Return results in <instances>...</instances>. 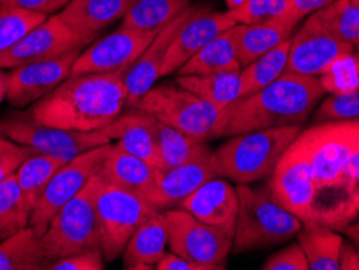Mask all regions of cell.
<instances>
[{
    "mask_svg": "<svg viewBox=\"0 0 359 270\" xmlns=\"http://www.w3.org/2000/svg\"><path fill=\"white\" fill-rule=\"evenodd\" d=\"M99 173L94 175L86 187L54 215L44 235L41 236L46 256L50 264L72 254L100 248L96 214V194L100 182Z\"/></svg>",
    "mask_w": 359,
    "mask_h": 270,
    "instance_id": "8992f818",
    "label": "cell"
},
{
    "mask_svg": "<svg viewBox=\"0 0 359 270\" xmlns=\"http://www.w3.org/2000/svg\"><path fill=\"white\" fill-rule=\"evenodd\" d=\"M297 236L308 259L309 270H340V254L345 241L339 231L304 225Z\"/></svg>",
    "mask_w": 359,
    "mask_h": 270,
    "instance_id": "f1b7e54d",
    "label": "cell"
},
{
    "mask_svg": "<svg viewBox=\"0 0 359 270\" xmlns=\"http://www.w3.org/2000/svg\"><path fill=\"white\" fill-rule=\"evenodd\" d=\"M325 91L332 94H345L359 88V54L343 55L324 76H320Z\"/></svg>",
    "mask_w": 359,
    "mask_h": 270,
    "instance_id": "8d00e7d4",
    "label": "cell"
},
{
    "mask_svg": "<svg viewBox=\"0 0 359 270\" xmlns=\"http://www.w3.org/2000/svg\"><path fill=\"white\" fill-rule=\"evenodd\" d=\"M93 39L73 31L59 13L49 15L41 25L29 31L25 38L10 49L0 52V68H15L23 63L54 58L67 52L83 49Z\"/></svg>",
    "mask_w": 359,
    "mask_h": 270,
    "instance_id": "7c38bea8",
    "label": "cell"
},
{
    "mask_svg": "<svg viewBox=\"0 0 359 270\" xmlns=\"http://www.w3.org/2000/svg\"><path fill=\"white\" fill-rule=\"evenodd\" d=\"M233 26H236V21L231 18L229 10L226 12H212L204 5H199L196 12L184 21L173 38L170 47H168L161 78L178 72L203 47Z\"/></svg>",
    "mask_w": 359,
    "mask_h": 270,
    "instance_id": "2e32d148",
    "label": "cell"
},
{
    "mask_svg": "<svg viewBox=\"0 0 359 270\" xmlns=\"http://www.w3.org/2000/svg\"><path fill=\"white\" fill-rule=\"evenodd\" d=\"M229 13L236 25H261L277 21L299 23L290 10V0H246L240 7L229 10Z\"/></svg>",
    "mask_w": 359,
    "mask_h": 270,
    "instance_id": "e575fe53",
    "label": "cell"
},
{
    "mask_svg": "<svg viewBox=\"0 0 359 270\" xmlns=\"http://www.w3.org/2000/svg\"><path fill=\"white\" fill-rule=\"evenodd\" d=\"M358 220H359V217H358Z\"/></svg>",
    "mask_w": 359,
    "mask_h": 270,
    "instance_id": "816d5d0a",
    "label": "cell"
},
{
    "mask_svg": "<svg viewBox=\"0 0 359 270\" xmlns=\"http://www.w3.org/2000/svg\"><path fill=\"white\" fill-rule=\"evenodd\" d=\"M156 212L142 196L121 188L100 175L96 214L100 250L105 261L110 262L120 257L136 229Z\"/></svg>",
    "mask_w": 359,
    "mask_h": 270,
    "instance_id": "52a82bcc",
    "label": "cell"
},
{
    "mask_svg": "<svg viewBox=\"0 0 359 270\" xmlns=\"http://www.w3.org/2000/svg\"><path fill=\"white\" fill-rule=\"evenodd\" d=\"M306 227L341 231L359 217V121H320L299 131L269 180Z\"/></svg>",
    "mask_w": 359,
    "mask_h": 270,
    "instance_id": "6da1fadb",
    "label": "cell"
},
{
    "mask_svg": "<svg viewBox=\"0 0 359 270\" xmlns=\"http://www.w3.org/2000/svg\"><path fill=\"white\" fill-rule=\"evenodd\" d=\"M341 231H343V235L348 238V240L355 241L359 245V220H355L353 224L345 227Z\"/></svg>",
    "mask_w": 359,
    "mask_h": 270,
    "instance_id": "bcb514c9",
    "label": "cell"
},
{
    "mask_svg": "<svg viewBox=\"0 0 359 270\" xmlns=\"http://www.w3.org/2000/svg\"><path fill=\"white\" fill-rule=\"evenodd\" d=\"M2 2L29 10V12L54 15L59 13L68 2H72V0H2Z\"/></svg>",
    "mask_w": 359,
    "mask_h": 270,
    "instance_id": "b9f144b4",
    "label": "cell"
},
{
    "mask_svg": "<svg viewBox=\"0 0 359 270\" xmlns=\"http://www.w3.org/2000/svg\"><path fill=\"white\" fill-rule=\"evenodd\" d=\"M0 133L31 149L72 161L93 147L112 142L105 130L75 131L57 128L33 119L29 112L13 114L0 120Z\"/></svg>",
    "mask_w": 359,
    "mask_h": 270,
    "instance_id": "9c48e42d",
    "label": "cell"
},
{
    "mask_svg": "<svg viewBox=\"0 0 359 270\" xmlns=\"http://www.w3.org/2000/svg\"><path fill=\"white\" fill-rule=\"evenodd\" d=\"M236 26L210 41L178 70V75H210L226 70H241L236 47Z\"/></svg>",
    "mask_w": 359,
    "mask_h": 270,
    "instance_id": "cb8c5ba5",
    "label": "cell"
},
{
    "mask_svg": "<svg viewBox=\"0 0 359 270\" xmlns=\"http://www.w3.org/2000/svg\"><path fill=\"white\" fill-rule=\"evenodd\" d=\"M224 2L226 4V7H229V10H231V8L240 7V5L245 4L246 0H224Z\"/></svg>",
    "mask_w": 359,
    "mask_h": 270,
    "instance_id": "c3c4849f",
    "label": "cell"
},
{
    "mask_svg": "<svg viewBox=\"0 0 359 270\" xmlns=\"http://www.w3.org/2000/svg\"><path fill=\"white\" fill-rule=\"evenodd\" d=\"M135 107L152 115L161 123L173 126L201 141L212 137L214 126L222 112L215 105L180 86L178 83L159 86L154 84Z\"/></svg>",
    "mask_w": 359,
    "mask_h": 270,
    "instance_id": "ba28073f",
    "label": "cell"
},
{
    "mask_svg": "<svg viewBox=\"0 0 359 270\" xmlns=\"http://www.w3.org/2000/svg\"><path fill=\"white\" fill-rule=\"evenodd\" d=\"M156 269L157 270H209V267L204 266V264L191 261V259H187L172 251L163 254V257L157 262Z\"/></svg>",
    "mask_w": 359,
    "mask_h": 270,
    "instance_id": "7bdbcfd3",
    "label": "cell"
},
{
    "mask_svg": "<svg viewBox=\"0 0 359 270\" xmlns=\"http://www.w3.org/2000/svg\"><path fill=\"white\" fill-rule=\"evenodd\" d=\"M199 8V5H189V7L173 18L170 23H167L156 34V38L147 46V49L142 52L138 60L126 70L125 86H126V105L135 107L138 100L154 86L157 79L161 78L162 65L165 60L167 50L170 47L173 38L182 28L184 21Z\"/></svg>",
    "mask_w": 359,
    "mask_h": 270,
    "instance_id": "ac0fdd59",
    "label": "cell"
},
{
    "mask_svg": "<svg viewBox=\"0 0 359 270\" xmlns=\"http://www.w3.org/2000/svg\"><path fill=\"white\" fill-rule=\"evenodd\" d=\"M156 137L157 146H159L161 170L183 166L210 151L205 141H201L161 121H156Z\"/></svg>",
    "mask_w": 359,
    "mask_h": 270,
    "instance_id": "f546056e",
    "label": "cell"
},
{
    "mask_svg": "<svg viewBox=\"0 0 359 270\" xmlns=\"http://www.w3.org/2000/svg\"><path fill=\"white\" fill-rule=\"evenodd\" d=\"M294 23L277 21L261 25H236V47L241 67L250 65L256 58L267 54L293 36Z\"/></svg>",
    "mask_w": 359,
    "mask_h": 270,
    "instance_id": "d4e9b609",
    "label": "cell"
},
{
    "mask_svg": "<svg viewBox=\"0 0 359 270\" xmlns=\"http://www.w3.org/2000/svg\"><path fill=\"white\" fill-rule=\"evenodd\" d=\"M356 47L346 44L324 31L303 25L290 39L288 62L285 73L298 76H324L343 55L355 52Z\"/></svg>",
    "mask_w": 359,
    "mask_h": 270,
    "instance_id": "9a60e30c",
    "label": "cell"
},
{
    "mask_svg": "<svg viewBox=\"0 0 359 270\" xmlns=\"http://www.w3.org/2000/svg\"><path fill=\"white\" fill-rule=\"evenodd\" d=\"M240 199L231 252L240 254L282 245L297 236L304 224L285 208L271 188H236Z\"/></svg>",
    "mask_w": 359,
    "mask_h": 270,
    "instance_id": "5b68a950",
    "label": "cell"
},
{
    "mask_svg": "<svg viewBox=\"0 0 359 270\" xmlns=\"http://www.w3.org/2000/svg\"><path fill=\"white\" fill-rule=\"evenodd\" d=\"M36 152L38 151L15 142L0 133V182H4L5 178L17 172L21 163L28 161Z\"/></svg>",
    "mask_w": 359,
    "mask_h": 270,
    "instance_id": "f35d334b",
    "label": "cell"
},
{
    "mask_svg": "<svg viewBox=\"0 0 359 270\" xmlns=\"http://www.w3.org/2000/svg\"><path fill=\"white\" fill-rule=\"evenodd\" d=\"M325 93L320 78L285 73L266 88L236 99L222 110L212 137L301 125Z\"/></svg>",
    "mask_w": 359,
    "mask_h": 270,
    "instance_id": "3957f363",
    "label": "cell"
},
{
    "mask_svg": "<svg viewBox=\"0 0 359 270\" xmlns=\"http://www.w3.org/2000/svg\"><path fill=\"white\" fill-rule=\"evenodd\" d=\"M358 121H359V119H358Z\"/></svg>",
    "mask_w": 359,
    "mask_h": 270,
    "instance_id": "f5cc1de1",
    "label": "cell"
},
{
    "mask_svg": "<svg viewBox=\"0 0 359 270\" xmlns=\"http://www.w3.org/2000/svg\"><path fill=\"white\" fill-rule=\"evenodd\" d=\"M47 17L49 15L29 12V10L4 4L0 0V52L17 44Z\"/></svg>",
    "mask_w": 359,
    "mask_h": 270,
    "instance_id": "d590c367",
    "label": "cell"
},
{
    "mask_svg": "<svg viewBox=\"0 0 359 270\" xmlns=\"http://www.w3.org/2000/svg\"><path fill=\"white\" fill-rule=\"evenodd\" d=\"M80 52L81 49H75L59 57L10 68L7 86L8 102L15 107H26L46 97L72 75L73 63Z\"/></svg>",
    "mask_w": 359,
    "mask_h": 270,
    "instance_id": "5bb4252c",
    "label": "cell"
},
{
    "mask_svg": "<svg viewBox=\"0 0 359 270\" xmlns=\"http://www.w3.org/2000/svg\"><path fill=\"white\" fill-rule=\"evenodd\" d=\"M65 163L67 161H63L60 157L36 152L28 161L21 163L18 170L15 172L21 193H23L31 210H34L36 204L39 203L42 193H44L55 172Z\"/></svg>",
    "mask_w": 359,
    "mask_h": 270,
    "instance_id": "1f68e13d",
    "label": "cell"
},
{
    "mask_svg": "<svg viewBox=\"0 0 359 270\" xmlns=\"http://www.w3.org/2000/svg\"><path fill=\"white\" fill-rule=\"evenodd\" d=\"M42 240L33 227H26L0 241V270H42L49 269Z\"/></svg>",
    "mask_w": 359,
    "mask_h": 270,
    "instance_id": "484cf974",
    "label": "cell"
},
{
    "mask_svg": "<svg viewBox=\"0 0 359 270\" xmlns=\"http://www.w3.org/2000/svg\"><path fill=\"white\" fill-rule=\"evenodd\" d=\"M180 208L205 224L220 227L235 235L240 209L238 191L222 177H215L201 184L196 191L183 201Z\"/></svg>",
    "mask_w": 359,
    "mask_h": 270,
    "instance_id": "d6986e66",
    "label": "cell"
},
{
    "mask_svg": "<svg viewBox=\"0 0 359 270\" xmlns=\"http://www.w3.org/2000/svg\"><path fill=\"white\" fill-rule=\"evenodd\" d=\"M31 214L15 173L0 182V241L26 229Z\"/></svg>",
    "mask_w": 359,
    "mask_h": 270,
    "instance_id": "836d02e7",
    "label": "cell"
},
{
    "mask_svg": "<svg viewBox=\"0 0 359 270\" xmlns=\"http://www.w3.org/2000/svg\"><path fill=\"white\" fill-rule=\"evenodd\" d=\"M359 119V88L345 94H332L316 112V123L332 120Z\"/></svg>",
    "mask_w": 359,
    "mask_h": 270,
    "instance_id": "74e56055",
    "label": "cell"
},
{
    "mask_svg": "<svg viewBox=\"0 0 359 270\" xmlns=\"http://www.w3.org/2000/svg\"><path fill=\"white\" fill-rule=\"evenodd\" d=\"M105 257L100 248L86 250L72 256L57 259L50 264L49 270H104Z\"/></svg>",
    "mask_w": 359,
    "mask_h": 270,
    "instance_id": "ab89813d",
    "label": "cell"
},
{
    "mask_svg": "<svg viewBox=\"0 0 359 270\" xmlns=\"http://www.w3.org/2000/svg\"><path fill=\"white\" fill-rule=\"evenodd\" d=\"M7 86H8V73L0 68V104L4 99H7Z\"/></svg>",
    "mask_w": 359,
    "mask_h": 270,
    "instance_id": "7dc6e473",
    "label": "cell"
},
{
    "mask_svg": "<svg viewBox=\"0 0 359 270\" xmlns=\"http://www.w3.org/2000/svg\"><path fill=\"white\" fill-rule=\"evenodd\" d=\"M351 2H353V4H355V5H356V7H359V0H351Z\"/></svg>",
    "mask_w": 359,
    "mask_h": 270,
    "instance_id": "681fc988",
    "label": "cell"
},
{
    "mask_svg": "<svg viewBox=\"0 0 359 270\" xmlns=\"http://www.w3.org/2000/svg\"><path fill=\"white\" fill-rule=\"evenodd\" d=\"M334 0H290V10L299 21L304 17H309L318 10L324 8Z\"/></svg>",
    "mask_w": 359,
    "mask_h": 270,
    "instance_id": "ee69618b",
    "label": "cell"
},
{
    "mask_svg": "<svg viewBox=\"0 0 359 270\" xmlns=\"http://www.w3.org/2000/svg\"><path fill=\"white\" fill-rule=\"evenodd\" d=\"M292 39V38H290ZM290 39L282 44L273 47L267 54L256 58L250 65L241 68V96H250V94L259 91L285 75V68L288 62L290 52Z\"/></svg>",
    "mask_w": 359,
    "mask_h": 270,
    "instance_id": "d6a6232c",
    "label": "cell"
},
{
    "mask_svg": "<svg viewBox=\"0 0 359 270\" xmlns=\"http://www.w3.org/2000/svg\"><path fill=\"white\" fill-rule=\"evenodd\" d=\"M159 31H141L120 26L115 33L104 36L80 52L73 63L72 75L126 72L147 49Z\"/></svg>",
    "mask_w": 359,
    "mask_h": 270,
    "instance_id": "4fadbf2b",
    "label": "cell"
},
{
    "mask_svg": "<svg viewBox=\"0 0 359 270\" xmlns=\"http://www.w3.org/2000/svg\"><path fill=\"white\" fill-rule=\"evenodd\" d=\"M299 131V125H292L230 136L219 149L212 151L215 170L219 177L238 184L269 177Z\"/></svg>",
    "mask_w": 359,
    "mask_h": 270,
    "instance_id": "277c9868",
    "label": "cell"
},
{
    "mask_svg": "<svg viewBox=\"0 0 359 270\" xmlns=\"http://www.w3.org/2000/svg\"><path fill=\"white\" fill-rule=\"evenodd\" d=\"M168 231L163 212H156L136 229L126 245L123 267L128 270H151L167 252Z\"/></svg>",
    "mask_w": 359,
    "mask_h": 270,
    "instance_id": "603a6c76",
    "label": "cell"
},
{
    "mask_svg": "<svg viewBox=\"0 0 359 270\" xmlns=\"http://www.w3.org/2000/svg\"><path fill=\"white\" fill-rule=\"evenodd\" d=\"M133 2L135 0H72L59 15L78 34L94 39L99 31L123 18Z\"/></svg>",
    "mask_w": 359,
    "mask_h": 270,
    "instance_id": "44dd1931",
    "label": "cell"
},
{
    "mask_svg": "<svg viewBox=\"0 0 359 270\" xmlns=\"http://www.w3.org/2000/svg\"><path fill=\"white\" fill-rule=\"evenodd\" d=\"M304 25L324 31L353 47H359V7L351 0H334L309 15Z\"/></svg>",
    "mask_w": 359,
    "mask_h": 270,
    "instance_id": "83f0119b",
    "label": "cell"
},
{
    "mask_svg": "<svg viewBox=\"0 0 359 270\" xmlns=\"http://www.w3.org/2000/svg\"><path fill=\"white\" fill-rule=\"evenodd\" d=\"M358 54H359V47H358Z\"/></svg>",
    "mask_w": 359,
    "mask_h": 270,
    "instance_id": "f907efd6",
    "label": "cell"
},
{
    "mask_svg": "<svg viewBox=\"0 0 359 270\" xmlns=\"http://www.w3.org/2000/svg\"><path fill=\"white\" fill-rule=\"evenodd\" d=\"M189 5L191 0H135L121 18L120 26L141 31H159Z\"/></svg>",
    "mask_w": 359,
    "mask_h": 270,
    "instance_id": "4dcf8cb0",
    "label": "cell"
},
{
    "mask_svg": "<svg viewBox=\"0 0 359 270\" xmlns=\"http://www.w3.org/2000/svg\"><path fill=\"white\" fill-rule=\"evenodd\" d=\"M126 72L70 75L31 105L42 123L75 131H97L117 120L126 105Z\"/></svg>",
    "mask_w": 359,
    "mask_h": 270,
    "instance_id": "7a4b0ae2",
    "label": "cell"
},
{
    "mask_svg": "<svg viewBox=\"0 0 359 270\" xmlns=\"http://www.w3.org/2000/svg\"><path fill=\"white\" fill-rule=\"evenodd\" d=\"M156 119L142 110L131 107L130 112L121 114L117 120L105 126L110 140L130 154L142 158L161 170L159 146L156 137Z\"/></svg>",
    "mask_w": 359,
    "mask_h": 270,
    "instance_id": "ffe728a7",
    "label": "cell"
},
{
    "mask_svg": "<svg viewBox=\"0 0 359 270\" xmlns=\"http://www.w3.org/2000/svg\"><path fill=\"white\" fill-rule=\"evenodd\" d=\"M159 172V168L121 149L117 142L115 144L110 142L107 146L102 168H100V175L107 178L109 182L130 189V191L140 194L142 198L154 187Z\"/></svg>",
    "mask_w": 359,
    "mask_h": 270,
    "instance_id": "7402d4cb",
    "label": "cell"
},
{
    "mask_svg": "<svg viewBox=\"0 0 359 270\" xmlns=\"http://www.w3.org/2000/svg\"><path fill=\"white\" fill-rule=\"evenodd\" d=\"M163 215L172 252L204 264L209 270L226 267V257L233 248V233L205 224L182 208L163 210Z\"/></svg>",
    "mask_w": 359,
    "mask_h": 270,
    "instance_id": "30bf717a",
    "label": "cell"
},
{
    "mask_svg": "<svg viewBox=\"0 0 359 270\" xmlns=\"http://www.w3.org/2000/svg\"><path fill=\"white\" fill-rule=\"evenodd\" d=\"M340 270H359V245L355 241L343 243Z\"/></svg>",
    "mask_w": 359,
    "mask_h": 270,
    "instance_id": "f6af8a7d",
    "label": "cell"
},
{
    "mask_svg": "<svg viewBox=\"0 0 359 270\" xmlns=\"http://www.w3.org/2000/svg\"><path fill=\"white\" fill-rule=\"evenodd\" d=\"M219 177L212 161V151L205 152L183 166L161 170L154 187L144 196L147 204L157 212L182 205L189 194L209 180Z\"/></svg>",
    "mask_w": 359,
    "mask_h": 270,
    "instance_id": "e0dca14e",
    "label": "cell"
},
{
    "mask_svg": "<svg viewBox=\"0 0 359 270\" xmlns=\"http://www.w3.org/2000/svg\"><path fill=\"white\" fill-rule=\"evenodd\" d=\"M109 144L93 147V149L83 152L55 172L29 219V227H33L39 236L44 235L50 220L63 205L75 198L89 183V180L100 172Z\"/></svg>",
    "mask_w": 359,
    "mask_h": 270,
    "instance_id": "8fae6325",
    "label": "cell"
},
{
    "mask_svg": "<svg viewBox=\"0 0 359 270\" xmlns=\"http://www.w3.org/2000/svg\"><path fill=\"white\" fill-rule=\"evenodd\" d=\"M177 83L220 110L226 109L241 96V70H226L210 75H178Z\"/></svg>",
    "mask_w": 359,
    "mask_h": 270,
    "instance_id": "4316f807",
    "label": "cell"
},
{
    "mask_svg": "<svg viewBox=\"0 0 359 270\" xmlns=\"http://www.w3.org/2000/svg\"><path fill=\"white\" fill-rule=\"evenodd\" d=\"M264 270H309L308 259L299 243H293L282 251L272 254L266 262L262 264Z\"/></svg>",
    "mask_w": 359,
    "mask_h": 270,
    "instance_id": "60d3db41",
    "label": "cell"
}]
</instances>
